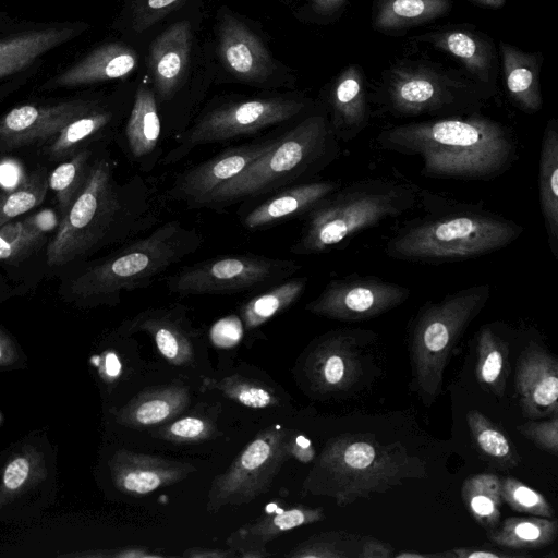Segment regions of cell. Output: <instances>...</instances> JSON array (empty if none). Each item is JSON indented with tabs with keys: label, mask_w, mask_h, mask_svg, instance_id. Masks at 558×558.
<instances>
[{
	"label": "cell",
	"mask_w": 558,
	"mask_h": 558,
	"mask_svg": "<svg viewBox=\"0 0 558 558\" xmlns=\"http://www.w3.org/2000/svg\"><path fill=\"white\" fill-rule=\"evenodd\" d=\"M202 391H219L226 398L252 409H265L280 404L276 390L264 381L231 375L220 379L204 378Z\"/></svg>",
	"instance_id": "f35d334b"
},
{
	"label": "cell",
	"mask_w": 558,
	"mask_h": 558,
	"mask_svg": "<svg viewBox=\"0 0 558 558\" xmlns=\"http://www.w3.org/2000/svg\"><path fill=\"white\" fill-rule=\"evenodd\" d=\"M393 554V548L385 542L373 537H366L360 543L357 551L359 558H389Z\"/></svg>",
	"instance_id": "f5cc1de1"
},
{
	"label": "cell",
	"mask_w": 558,
	"mask_h": 558,
	"mask_svg": "<svg viewBox=\"0 0 558 558\" xmlns=\"http://www.w3.org/2000/svg\"><path fill=\"white\" fill-rule=\"evenodd\" d=\"M500 495L501 499L518 512L548 519L555 517L551 505L541 493L514 477L500 480Z\"/></svg>",
	"instance_id": "ee69618b"
},
{
	"label": "cell",
	"mask_w": 558,
	"mask_h": 558,
	"mask_svg": "<svg viewBox=\"0 0 558 558\" xmlns=\"http://www.w3.org/2000/svg\"><path fill=\"white\" fill-rule=\"evenodd\" d=\"M92 162V151L82 148L49 174L48 187L54 192L62 216L82 191Z\"/></svg>",
	"instance_id": "ab89813d"
},
{
	"label": "cell",
	"mask_w": 558,
	"mask_h": 558,
	"mask_svg": "<svg viewBox=\"0 0 558 558\" xmlns=\"http://www.w3.org/2000/svg\"><path fill=\"white\" fill-rule=\"evenodd\" d=\"M24 220H11L0 226V260H17L26 256L41 241Z\"/></svg>",
	"instance_id": "bcb514c9"
},
{
	"label": "cell",
	"mask_w": 558,
	"mask_h": 558,
	"mask_svg": "<svg viewBox=\"0 0 558 558\" xmlns=\"http://www.w3.org/2000/svg\"><path fill=\"white\" fill-rule=\"evenodd\" d=\"M515 387L526 416L557 414L558 362L534 341L529 342L519 356Z\"/></svg>",
	"instance_id": "d6986e66"
},
{
	"label": "cell",
	"mask_w": 558,
	"mask_h": 558,
	"mask_svg": "<svg viewBox=\"0 0 558 558\" xmlns=\"http://www.w3.org/2000/svg\"><path fill=\"white\" fill-rule=\"evenodd\" d=\"M190 399V390L182 384L148 388L118 411L117 422L134 429L155 427L181 414Z\"/></svg>",
	"instance_id": "484cf974"
},
{
	"label": "cell",
	"mask_w": 558,
	"mask_h": 558,
	"mask_svg": "<svg viewBox=\"0 0 558 558\" xmlns=\"http://www.w3.org/2000/svg\"><path fill=\"white\" fill-rule=\"evenodd\" d=\"M46 476L41 456L25 448L10 458L0 478V509Z\"/></svg>",
	"instance_id": "8d00e7d4"
},
{
	"label": "cell",
	"mask_w": 558,
	"mask_h": 558,
	"mask_svg": "<svg viewBox=\"0 0 558 558\" xmlns=\"http://www.w3.org/2000/svg\"><path fill=\"white\" fill-rule=\"evenodd\" d=\"M409 288L373 276H347L332 279L305 305L317 316L343 322L377 317L403 304Z\"/></svg>",
	"instance_id": "4fadbf2b"
},
{
	"label": "cell",
	"mask_w": 558,
	"mask_h": 558,
	"mask_svg": "<svg viewBox=\"0 0 558 558\" xmlns=\"http://www.w3.org/2000/svg\"><path fill=\"white\" fill-rule=\"evenodd\" d=\"M109 468L117 489L132 496L147 495L177 484L196 471L189 462L126 449L116 451Z\"/></svg>",
	"instance_id": "ac0fdd59"
},
{
	"label": "cell",
	"mask_w": 558,
	"mask_h": 558,
	"mask_svg": "<svg viewBox=\"0 0 558 558\" xmlns=\"http://www.w3.org/2000/svg\"><path fill=\"white\" fill-rule=\"evenodd\" d=\"M123 145L131 162L151 171L162 157V121L155 93L146 85L135 92L123 130Z\"/></svg>",
	"instance_id": "44dd1931"
},
{
	"label": "cell",
	"mask_w": 558,
	"mask_h": 558,
	"mask_svg": "<svg viewBox=\"0 0 558 558\" xmlns=\"http://www.w3.org/2000/svg\"><path fill=\"white\" fill-rule=\"evenodd\" d=\"M379 148L422 160L427 178L489 181L518 159L514 136L478 112L409 122L383 129Z\"/></svg>",
	"instance_id": "7a4b0ae2"
},
{
	"label": "cell",
	"mask_w": 558,
	"mask_h": 558,
	"mask_svg": "<svg viewBox=\"0 0 558 558\" xmlns=\"http://www.w3.org/2000/svg\"><path fill=\"white\" fill-rule=\"evenodd\" d=\"M490 294V284L478 283L420 308L412 325L410 351L414 381L424 400L430 401L439 393L453 349Z\"/></svg>",
	"instance_id": "ba28073f"
},
{
	"label": "cell",
	"mask_w": 558,
	"mask_h": 558,
	"mask_svg": "<svg viewBox=\"0 0 558 558\" xmlns=\"http://www.w3.org/2000/svg\"><path fill=\"white\" fill-rule=\"evenodd\" d=\"M0 422H1V414H0Z\"/></svg>",
	"instance_id": "be15d7a7"
},
{
	"label": "cell",
	"mask_w": 558,
	"mask_h": 558,
	"mask_svg": "<svg viewBox=\"0 0 558 558\" xmlns=\"http://www.w3.org/2000/svg\"><path fill=\"white\" fill-rule=\"evenodd\" d=\"M191 44L187 21L172 24L151 43L148 70L157 102L170 101L179 90L189 64Z\"/></svg>",
	"instance_id": "603a6c76"
},
{
	"label": "cell",
	"mask_w": 558,
	"mask_h": 558,
	"mask_svg": "<svg viewBox=\"0 0 558 558\" xmlns=\"http://www.w3.org/2000/svg\"><path fill=\"white\" fill-rule=\"evenodd\" d=\"M8 177L10 182V189L15 186L16 182V167L11 163H4L0 167V183L8 186Z\"/></svg>",
	"instance_id": "91938a15"
},
{
	"label": "cell",
	"mask_w": 558,
	"mask_h": 558,
	"mask_svg": "<svg viewBox=\"0 0 558 558\" xmlns=\"http://www.w3.org/2000/svg\"><path fill=\"white\" fill-rule=\"evenodd\" d=\"M114 113L100 106L68 123L47 148L52 158L72 156L89 138L99 135L113 122Z\"/></svg>",
	"instance_id": "74e56055"
},
{
	"label": "cell",
	"mask_w": 558,
	"mask_h": 558,
	"mask_svg": "<svg viewBox=\"0 0 558 558\" xmlns=\"http://www.w3.org/2000/svg\"><path fill=\"white\" fill-rule=\"evenodd\" d=\"M136 64L137 54L133 49L121 44H107L63 72L56 84L72 87L121 78L130 74Z\"/></svg>",
	"instance_id": "83f0119b"
},
{
	"label": "cell",
	"mask_w": 558,
	"mask_h": 558,
	"mask_svg": "<svg viewBox=\"0 0 558 558\" xmlns=\"http://www.w3.org/2000/svg\"><path fill=\"white\" fill-rule=\"evenodd\" d=\"M307 282V277H290L247 300L240 307V317L244 328L246 330L257 329L288 310L303 295Z\"/></svg>",
	"instance_id": "1f68e13d"
},
{
	"label": "cell",
	"mask_w": 558,
	"mask_h": 558,
	"mask_svg": "<svg viewBox=\"0 0 558 558\" xmlns=\"http://www.w3.org/2000/svg\"><path fill=\"white\" fill-rule=\"evenodd\" d=\"M301 265L254 253L213 256L185 265L165 279L180 296L234 294L272 286L292 277Z\"/></svg>",
	"instance_id": "30bf717a"
},
{
	"label": "cell",
	"mask_w": 558,
	"mask_h": 558,
	"mask_svg": "<svg viewBox=\"0 0 558 558\" xmlns=\"http://www.w3.org/2000/svg\"><path fill=\"white\" fill-rule=\"evenodd\" d=\"M216 430L217 426L209 416L191 414L159 426L154 437L174 444H192L214 437Z\"/></svg>",
	"instance_id": "7bdbcfd3"
},
{
	"label": "cell",
	"mask_w": 558,
	"mask_h": 558,
	"mask_svg": "<svg viewBox=\"0 0 558 558\" xmlns=\"http://www.w3.org/2000/svg\"><path fill=\"white\" fill-rule=\"evenodd\" d=\"M340 186L338 181L318 180L281 189L247 209L241 217V225L255 231L303 218Z\"/></svg>",
	"instance_id": "ffe728a7"
},
{
	"label": "cell",
	"mask_w": 558,
	"mask_h": 558,
	"mask_svg": "<svg viewBox=\"0 0 558 558\" xmlns=\"http://www.w3.org/2000/svg\"><path fill=\"white\" fill-rule=\"evenodd\" d=\"M306 104L296 98L267 97L235 100L213 107L174 137V145L160 159L174 165L202 145L253 136L299 117Z\"/></svg>",
	"instance_id": "9c48e42d"
},
{
	"label": "cell",
	"mask_w": 558,
	"mask_h": 558,
	"mask_svg": "<svg viewBox=\"0 0 558 558\" xmlns=\"http://www.w3.org/2000/svg\"><path fill=\"white\" fill-rule=\"evenodd\" d=\"M185 0H144L135 11L133 28L137 32L147 29L171 11L178 9Z\"/></svg>",
	"instance_id": "c3c4849f"
},
{
	"label": "cell",
	"mask_w": 558,
	"mask_h": 558,
	"mask_svg": "<svg viewBox=\"0 0 558 558\" xmlns=\"http://www.w3.org/2000/svg\"><path fill=\"white\" fill-rule=\"evenodd\" d=\"M182 556L186 558H231L236 557V553L231 548L191 547L185 549Z\"/></svg>",
	"instance_id": "db71d44e"
},
{
	"label": "cell",
	"mask_w": 558,
	"mask_h": 558,
	"mask_svg": "<svg viewBox=\"0 0 558 558\" xmlns=\"http://www.w3.org/2000/svg\"><path fill=\"white\" fill-rule=\"evenodd\" d=\"M96 107L84 100L15 107L0 120V151L54 138L68 123Z\"/></svg>",
	"instance_id": "2e32d148"
},
{
	"label": "cell",
	"mask_w": 558,
	"mask_h": 558,
	"mask_svg": "<svg viewBox=\"0 0 558 558\" xmlns=\"http://www.w3.org/2000/svg\"><path fill=\"white\" fill-rule=\"evenodd\" d=\"M450 558H515L527 557L524 554H507L484 547H456L449 551Z\"/></svg>",
	"instance_id": "681fc988"
},
{
	"label": "cell",
	"mask_w": 558,
	"mask_h": 558,
	"mask_svg": "<svg viewBox=\"0 0 558 558\" xmlns=\"http://www.w3.org/2000/svg\"><path fill=\"white\" fill-rule=\"evenodd\" d=\"M499 48L509 97L524 112H537L543 106L538 58L502 41Z\"/></svg>",
	"instance_id": "f546056e"
},
{
	"label": "cell",
	"mask_w": 558,
	"mask_h": 558,
	"mask_svg": "<svg viewBox=\"0 0 558 558\" xmlns=\"http://www.w3.org/2000/svg\"><path fill=\"white\" fill-rule=\"evenodd\" d=\"M340 151L327 116L308 114L278 135L270 149L202 198L193 209L222 210L312 181L339 157Z\"/></svg>",
	"instance_id": "277c9868"
},
{
	"label": "cell",
	"mask_w": 558,
	"mask_h": 558,
	"mask_svg": "<svg viewBox=\"0 0 558 558\" xmlns=\"http://www.w3.org/2000/svg\"><path fill=\"white\" fill-rule=\"evenodd\" d=\"M423 474L422 461L401 445L345 434L327 441L303 482L302 495L330 497L345 507Z\"/></svg>",
	"instance_id": "5b68a950"
},
{
	"label": "cell",
	"mask_w": 558,
	"mask_h": 558,
	"mask_svg": "<svg viewBox=\"0 0 558 558\" xmlns=\"http://www.w3.org/2000/svg\"><path fill=\"white\" fill-rule=\"evenodd\" d=\"M558 532L555 520L542 517L506 519L500 526L488 531V538L511 550H533L551 544Z\"/></svg>",
	"instance_id": "e575fe53"
},
{
	"label": "cell",
	"mask_w": 558,
	"mask_h": 558,
	"mask_svg": "<svg viewBox=\"0 0 558 558\" xmlns=\"http://www.w3.org/2000/svg\"><path fill=\"white\" fill-rule=\"evenodd\" d=\"M110 556L118 558H158L165 557L163 554L154 551L148 547L144 546H128L124 548H119Z\"/></svg>",
	"instance_id": "11a10c76"
},
{
	"label": "cell",
	"mask_w": 558,
	"mask_h": 558,
	"mask_svg": "<svg viewBox=\"0 0 558 558\" xmlns=\"http://www.w3.org/2000/svg\"><path fill=\"white\" fill-rule=\"evenodd\" d=\"M461 496L474 520L487 531L499 524L500 478L490 473L473 475L464 481Z\"/></svg>",
	"instance_id": "d590c367"
},
{
	"label": "cell",
	"mask_w": 558,
	"mask_h": 558,
	"mask_svg": "<svg viewBox=\"0 0 558 558\" xmlns=\"http://www.w3.org/2000/svg\"><path fill=\"white\" fill-rule=\"evenodd\" d=\"M421 195L415 185L386 178L340 186L303 217L290 252L300 256L331 252L357 233L412 210Z\"/></svg>",
	"instance_id": "52a82bcc"
},
{
	"label": "cell",
	"mask_w": 558,
	"mask_h": 558,
	"mask_svg": "<svg viewBox=\"0 0 558 558\" xmlns=\"http://www.w3.org/2000/svg\"><path fill=\"white\" fill-rule=\"evenodd\" d=\"M203 242L197 229L180 220L159 223L75 277L70 292L92 305H114L123 292L147 288L161 279L170 268L197 252Z\"/></svg>",
	"instance_id": "8992f818"
},
{
	"label": "cell",
	"mask_w": 558,
	"mask_h": 558,
	"mask_svg": "<svg viewBox=\"0 0 558 558\" xmlns=\"http://www.w3.org/2000/svg\"><path fill=\"white\" fill-rule=\"evenodd\" d=\"M481 94L471 86L425 68H396L383 101L396 117L463 116L477 112Z\"/></svg>",
	"instance_id": "7c38bea8"
},
{
	"label": "cell",
	"mask_w": 558,
	"mask_h": 558,
	"mask_svg": "<svg viewBox=\"0 0 558 558\" xmlns=\"http://www.w3.org/2000/svg\"><path fill=\"white\" fill-rule=\"evenodd\" d=\"M14 359V345L10 338L0 330V366L10 364Z\"/></svg>",
	"instance_id": "9f6ffc18"
},
{
	"label": "cell",
	"mask_w": 558,
	"mask_h": 558,
	"mask_svg": "<svg viewBox=\"0 0 558 558\" xmlns=\"http://www.w3.org/2000/svg\"><path fill=\"white\" fill-rule=\"evenodd\" d=\"M277 136L228 146L217 155L183 170L166 191V198L193 209L202 198L240 174L270 149Z\"/></svg>",
	"instance_id": "5bb4252c"
},
{
	"label": "cell",
	"mask_w": 558,
	"mask_h": 558,
	"mask_svg": "<svg viewBox=\"0 0 558 558\" xmlns=\"http://www.w3.org/2000/svg\"><path fill=\"white\" fill-rule=\"evenodd\" d=\"M24 221L34 232L43 238L59 226L57 215L51 209H43L28 216Z\"/></svg>",
	"instance_id": "f907efd6"
},
{
	"label": "cell",
	"mask_w": 558,
	"mask_h": 558,
	"mask_svg": "<svg viewBox=\"0 0 558 558\" xmlns=\"http://www.w3.org/2000/svg\"><path fill=\"white\" fill-rule=\"evenodd\" d=\"M292 429L279 424L258 433L229 468L216 475L209 487L206 511L248 504L269 490L283 464L290 459Z\"/></svg>",
	"instance_id": "8fae6325"
},
{
	"label": "cell",
	"mask_w": 558,
	"mask_h": 558,
	"mask_svg": "<svg viewBox=\"0 0 558 558\" xmlns=\"http://www.w3.org/2000/svg\"><path fill=\"white\" fill-rule=\"evenodd\" d=\"M518 432L525 438L533 441L537 447L551 453H558V417L557 414L550 420L543 422H526L517 427Z\"/></svg>",
	"instance_id": "7dc6e473"
},
{
	"label": "cell",
	"mask_w": 558,
	"mask_h": 558,
	"mask_svg": "<svg viewBox=\"0 0 558 558\" xmlns=\"http://www.w3.org/2000/svg\"><path fill=\"white\" fill-rule=\"evenodd\" d=\"M459 60L480 82H494V51L492 44L480 35L463 29L427 33L416 37Z\"/></svg>",
	"instance_id": "f1b7e54d"
},
{
	"label": "cell",
	"mask_w": 558,
	"mask_h": 558,
	"mask_svg": "<svg viewBox=\"0 0 558 558\" xmlns=\"http://www.w3.org/2000/svg\"><path fill=\"white\" fill-rule=\"evenodd\" d=\"M396 558H450L449 553L440 554H420V553H400L395 556Z\"/></svg>",
	"instance_id": "94428289"
},
{
	"label": "cell",
	"mask_w": 558,
	"mask_h": 558,
	"mask_svg": "<svg viewBox=\"0 0 558 558\" xmlns=\"http://www.w3.org/2000/svg\"><path fill=\"white\" fill-rule=\"evenodd\" d=\"M473 2H476L478 4H483V5H486V7H490V8H499L501 7L506 0H471Z\"/></svg>",
	"instance_id": "6125c7cd"
},
{
	"label": "cell",
	"mask_w": 558,
	"mask_h": 558,
	"mask_svg": "<svg viewBox=\"0 0 558 558\" xmlns=\"http://www.w3.org/2000/svg\"><path fill=\"white\" fill-rule=\"evenodd\" d=\"M120 362L112 352H106L102 363V372L109 378L116 377L120 373Z\"/></svg>",
	"instance_id": "680465c9"
},
{
	"label": "cell",
	"mask_w": 558,
	"mask_h": 558,
	"mask_svg": "<svg viewBox=\"0 0 558 558\" xmlns=\"http://www.w3.org/2000/svg\"><path fill=\"white\" fill-rule=\"evenodd\" d=\"M353 539L342 532L315 534L293 547L286 557L290 558H348L352 557Z\"/></svg>",
	"instance_id": "f6af8a7d"
},
{
	"label": "cell",
	"mask_w": 558,
	"mask_h": 558,
	"mask_svg": "<svg viewBox=\"0 0 558 558\" xmlns=\"http://www.w3.org/2000/svg\"><path fill=\"white\" fill-rule=\"evenodd\" d=\"M219 54L226 68L244 82L262 83L274 71L271 57L260 39L230 14L220 21Z\"/></svg>",
	"instance_id": "cb8c5ba5"
},
{
	"label": "cell",
	"mask_w": 558,
	"mask_h": 558,
	"mask_svg": "<svg viewBox=\"0 0 558 558\" xmlns=\"http://www.w3.org/2000/svg\"><path fill=\"white\" fill-rule=\"evenodd\" d=\"M325 518L322 507L292 506L267 512L232 532L226 545L240 558H264L271 556L266 545L279 535L295 527L313 524Z\"/></svg>",
	"instance_id": "7402d4cb"
},
{
	"label": "cell",
	"mask_w": 558,
	"mask_h": 558,
	"mask_svg": "<svg viewBox=\"0 0 558 558\" xmlns=\"http://www.w3.org/2000/svg\"><path fill=\"white\" fill-rule=\"evenodd\" d=\"M120 332L147 333L159 353L172 365L184 366L194 359L193 338L196 336L186 315V307L172 304L141 311L123 322Z\"/></svg>",
	"instance_id": "e0dca14e"
},
{
	"label": "cell",
	"mask_w": 558,
	"mask_h": 558,
	"mask_svg": "<svg viewBox=\"0 0 558 558\" xmlns=\"http://www.w3.org/2000/svg\"><path fill=\"white\" fill-rule=\"evenodd\" d=\"M466 422L476 446L485 456L502 465L518 464V452L508 436L484 414L471 410Z\"/></svg>",
	"instance_id": "b9f144b4"
},
{
	"label": "cell",
	"mask_w": 558,
	"mask_h": 558,
	"mask_svg": "<svg viewBox=\"0 0 558 558\" xmlns=\"http://www.w3.org/2000/svg\"><path fill=\"white\" fill-rule=\"evenodd\" d=\"M538 198L549 250L558 257V122L547 121L538 162Z\"/></svg>",
	"instance_id": "4316f807"
},
{
	"label": "cell",
	"mask_w": 558,
	"mask_h": 558,
	"mask_svg": "<svg viewBox=\"0 0 558 558\" xmlns=\"http://www.w3.org/2000/svg\"><path fill=\"white\" fill-rule=\"evenodd\" d=\"M329 105L330 126L340 142H350L368 125L369 110L364 76L357 65L347 68L335 81Z\"/></svg>",
	"instance_id": "d4e9b609"
},
{
	"label": "cell",
	"mask_w": 558,
	"mask_h": 558,
	"mask_svg": "<svg viewBox=\"0 0 558 558\" xmlns=\"http://www.w3.org/2000/svg\"><path fill=\"white\" fill-rule=\"evenodd\" d=\"M48 190V175L38 169L0 193V226L39 206Z\"/></svg>",
	"instance_id": "60d3db41"
},
{
	"label": "cell",
	"mask_w": 558,
	"mask_h": 558,
	"mask_svg": "<svg viewBox=\"0 0 558 558\" xmlns=\"http://www.w3.org/2000/svg\"><path fill=\"white\" fill-rule=\"evenodd\" d=\"M522 232L518 222L482 206L445 203L397 230L384 252L411 263L463 262L499 251Z\"/></svg>",
	"instance_id": "3957f363"
},
{
	"label": "cell",
	"mask_w": 558,
	"mask_h": 558,
	"mask_svg": "<svg viewBox=\"0 0 558 558\" xmlns=\"http://www.w3.org/2000/svg\"><path fill=\"white\" fill-rule=\"evenodd\" d=\"M74 35L70 27H50L19 34L0 41V78L22 71L39 56Z\"/></svg>",
	"instance_id": "4dcf8cb0"
},
{
	"label": "cell",
	"mask_w": 558,
	"mask_h": 558,
	"mask_svg": "<svg viewBox=\"0 0 558 558\" xmlns=\"http://www.w3.org/2000/svg\"><path fill=\"white\" fill-rule=\"evenodd\" d=\"M361 332L337 330L314 343L304 362L311 388L319 393L349 390L362 375Z\"/></svg>",
	"instance_id": "9a60e30c"
},
{
	"label": "cell",
	"mask_w": 558,
	"mask_h": 558,
	"mask_svg": "<svg viewBox=\"0 0 558 558\" xmlns=\"http://www.w3.org/2000/svg\"><path fill=\"white\" fill-rule=\"evenodd\" d=\"M347 0H312V5L318 13L331 14L338 11Z\"/></svg>",
	"instance_id": "6f0895ef"
},
{
	"label": "cell",
	"mask_w": 558,
	"mask_h": 558,
	"mask_svg": "<svg viewBox=\"0 0 558 558\" xmlns=\"http://www.w3.org/2000/svg\"><path fill=\"white\" fill-rule=\"evenodd\" d=\"M449 9V0H377L373 25L381 32L405 29L438 19Z\"/></svg>",
	"instance_id": "d6a6232c"
},
{
	"label": "cell",
	"mask_w": 558,
	"mask_h": 558,
	"mask_svg": "<svg viewBox=\"0 0 558 558\" xmlns=\"http://www.w3.org/2000/svg\"><path fill=\"white\" fill-rule=\"evenodd\" d=\"M162 210V197L141 174L121 183L111 160L98 157L47 246V264L64 266L102 246L138 238L161 222Z\"/></svg>",
	"instance_id": "6da1fadb"
},
{
	"label": "cell",
	"mask_w": 558,
	"mask_h": 558,
	"mask_svg": "<svg viewBox=\"0 0 558 558\" xmlns=\"http://www.w3.org/2000/svg\"><path fill=\"white\" fill-rule=\"evenodd\" d=\"M288 447L290 457L299 460L300 462L308 463L315 458V449L313 448L311 440L294 430L290 436Z\"/></svg>",
	"instance_id": "816d5d0a"
},
{
	"label": "cell",
	"mask_w": 558,
	"mask_h": 558,
	"mask_svg": "<svg viewBox=\"0 0 558 558\" xmlns=\"http://www.w3.org/2000/svg\"><path fill=\"white\" fill-rule=\"evenodd\" d=\"M475 375L487 391L501 397L509 373V344L492 326L485 325L476 338Z\"/></svg>",
	"instance_id": "836d02e7"
}]
</instances>
